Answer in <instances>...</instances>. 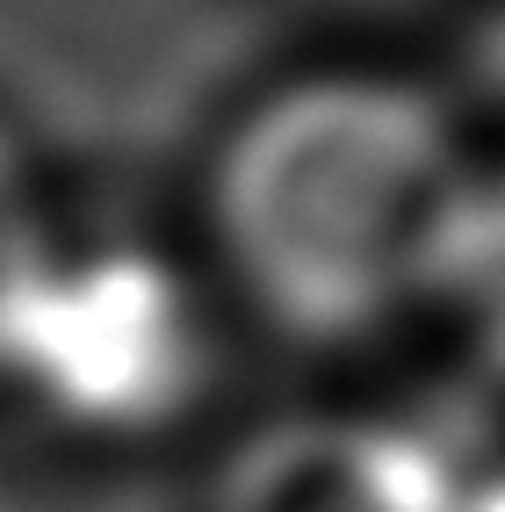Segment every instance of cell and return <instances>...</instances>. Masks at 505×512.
I'll return each mask as SVG.
<instances>
[{
    "label": "cell",
    "mask_w": 505,
    "mask_h": 512,
    "mask_svg": "<svg viewBox=\"0 0 505 512\" xmlns=\"http://www.w3.org/2000/svg\"><path fill=\"white\" fill-rule=\"evenodd\" d=\"M477 174L412 87L303 80L231 138L217 224L246 289L296 332H368L441 289Z\"/></svg>",
    "instance_id": "cell-1"
},
{
    "label": "cell",
    "mask_w": 505,
    "mask_h": 512,
    "mask_svg": "<svg viewBox=\"0 0 505 512\" xmlns=\"http://www.w3.org/2000/svg\"><path fill=\"white\" fill-rule=\"evenodd\" d=\"M0 368L44 390L58 412L138 426L159 419L195 383V318L174 275L138 253H94V260H44L22 289Z\"/></svg>",
    "instance_id": "cell-2"
},
{
    "label": "cell",
    "mask_w": 505,
    "mask_h": 512,
    "mask_svg": "<svg viewBox=\"0 0 505 512\" xmlns=\"http://www.w3.org/2000/svg\"><path fill=\"white\" fill-rule=\"evenodd\" d=\"M433 296L469 325V339L484 347V361L505 368V181L469 188L455 246H448V267H441V289Z\"/></svg>",
    "instance_id": "cell-3"
},
{
    "label": "cell",
    "mask_w": 505,
    "mask_h": 512,
    "mask_svg": "<svg viewBox=\"0 0 505 512\" xmlns=\"http://www.w3.org/2000/svg\"><path fill=\"white\" fill-rule=\"evenodd\" d=\"M44 260H51V238H44V224H37V195H29L15 152L0 145V332H8L15 303H22L29 282H37Z\"/></svg>",
    "instance_id": "cell-4"
}]
</instances>
